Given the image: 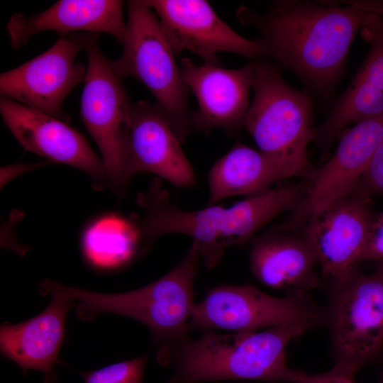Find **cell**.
Instances as JSON below:
<instances>
[{
  "mask_svg": "<svg viewBox=\"0 0 383 383\" xmlns=\"http://www.w3.org/2000/svg\"><path fill=\"white\" fill-rule=\"evenodd\" d=\"M295 177L279 160L237 143L209 172L207 206L235 196H252L280 180Z\"/></svg>",
  "mask_w": 383,
  "mask_h": 383,
  "instance_id": "obj_21",
  "label": "cell"
},
{
  "mask_svg": "<svg viewBox=\"0 0 383 383\" xmlns=\"http://www.w3.org/2000/svg\"><path fill=\"white\" fill-rule=\"evenodd\" d=\"M379 265H382L383 266V264H379ZM377 383H383V367H382V371L380 372L379 377Z\"/></svg>",
  "mask_w": 383,
  "mask_h": 383,
  "instance_id": "obj_29",
  "label": "cell"
},
{
  "mask_svg": "<svg viewBox=\"0 0 383 383\" xmlns=\"http://www.w3.org/2000/svg\"><path fill=\"white\" fill-rule=\"evenodd\" d=\"M355 4L383 17V1H353Z\"/></svg>",
  "mask_w": 383,
  "mask_h": 383,
  "instance_id": "obj_28",
  "label": "cell"
},
{
  "mask_svg": "<svg viewBox=\"0 0 383 383\" xmlns=\"http://www.w3.org/2000/svg\"><path fill=\"white\" fill-rule=\"evenodd\" d=\"M288 323L262 332L219 333L205 331L197 339L187 337L159 347L157 360L173 366L166 383L252 379L299 383V370L289 367V343L311 328Z\"/></svg>",
  "mask_w": 383,
  "mask_h": 383,
  "instance_id": "obj_3",
  "label": "cell"
},
{
  "mask_svg": "<svg viewBox=\"0 0 383 383\" xmlns=\"http://www.w3.org/2000/svg\"><path fill=\"white\" fill-rule=\"evenodd\" d=\"M323 310L335 368L354 376L383 347V266L365 274L357 267L326 285Z\"/></svg>",
  "mask_w": 383,
  "mask_h": 383,
  "instance_id": "obj_7",
  "label": "cell"
},
{
  "mask_svg": "<svg viewBox=\"0 0 383 383\" xmlns=\"http://www.w3.org/2000/svg\"><path fill=\"white\" fill-rule=\"evenodd\" d=\"M43 295L50 294L48 306L35 316L16 324H4L0 328V350L25 373L40 371L45 383L57 380L55 366L65 334L66 318L75 300L67 286L45 279L39 284Z\"/></svg>",
  "mask_w": 383,
  "mask_h": 383,
  "instance_id": "obj_15",
  "label": "cell"
},
{
  "mask_svg": "<svg viewBox=\"0 0 383 383\" xmlns=\"http://www.w3.org/2000/svg\"><path fill=\"white\" fill-rule=\"evenodd\" d=\"M375 261L383 264V211L374 213L360 262Z\"/></svg>",
  "mask_w": 383,
  "mask_h": 383,
  "instance_id": "obj_25",
  "label": "cell"
},
{
  "mask_svg": "<svg viewBox=\"0 0 383 383\" xmlns=\"http://www.w3.org/2000/svg\"><path fill=\"white\" fill-rule=\"evenodd\" d=\"M123 4L118 0H60L30 16L14 13L6 26L10 44L15 50L21 48L43 31L57 32L60 37L104 33L122 44L126 30Z\"/></svg>",
  "mask_w": 383,
  "mask_h": 383,
  "instance_id": "obj_19",
  "label": "cell"
},
{
  "mask_svg": "<svg viewBox=\"0 0 383 383\" xmlns=\"http://www.w3.org/2000/svg\"><path fill=\"white\" fill-rule=\"evenodd\" d=\"M128 17L121 56L112 61L117 74L132 77L152 93L180 142L191 133L189 88L159 18L145 1H127Z\"/></svg>",
  "mask_w": 383,
  "mask_h": 383,
  "instance_id": "obj_6",
  "label": "cell"
},
{
  "mask_svg": "<svg viewBox=\"0 0 383 383\" xmlns=\"http://www.w3.org/2000/svg\"><path fill=\"white\" fill-rule=\"evenodd\" d=\"M98 33H85L87 67L80 102V116L96 143L107 183L123 194L133 177L128 155L130 102L111 60L99 46Z\"/></svg>",
  "mask_w": 383,
  "mask_h": 383,
  "instance_id": "obj_8",
  "label": "cell"
},
{
  "mask_svg": "<svg viewBox=\"0 0 383 383\" xmlns=\"http://www.w3.org/2000/svg\"><path fill=\"white\" fill-rule=\"evenodd\" d=\"M83 249L89 261L96 267L124 265L136 255H143L138 224L116 216L104 217L87 230Z\"/></svg>",
  "mask_w": 383,
  "mask_h": 383,
  "instance_id": "obj_22",
  "label": "cell"
},
{
  "mask_svg": "<svg viewBox=\"0 0 383 383\" xmlns=\"http://www.w3.org/2000/svg\"><path fill=\"white\" fill-rule=\"evenodd\" d=\"M305 187L302 180L270 188L229 207L214 204L200 210L185 211L171 201L161 181L155 179L137 199L144 210L138 223L143 255L159 236L184 234L199 244L204 265L213 268L218 264L227 247L242 245L252 240L264 225L284 211H292L301 199Z\"/></svg>",
  "mask_w": 383,
  "mask_h": 383,
  "instance_id": "obj_2",
  "label": "cell"
},
{
  "mask_svg": "<svg viewBox=\"0 0 383 383\" xmlns=\"http://www.w3.org/2000/svg\"><path fill=\"white\" fill-rule=\"evenodd\" d=\"M361 34L370 45L366 58L325 121L312 130V141L324 152L350 123L383 114V17L372 13Z\"/></svg>",
  "mask_w": 383,
  "mask_h": 383,
  "instance_id": "obj_18",
  "label": "cell"
},
{
  "mask_svg": "<svg viewBox=\"0 0 383 383\" xmlns=\"http://www.w3.org/2000/svg\"><path fill=\"white\" fill-rule=\"evenodd\" d=\"M3 121L26 150L86 172L94 187L107 183L101 157L77 130L60 119L1 96Z\"/></svg>",
  "mask_w": 383,
  "mask_h": 383,
  "instance_id": "obj_14",
  "label": "cell"
},
{
  "mask_svg": "<svg viewBox=\"0 0 383 383\" xmlns=\"http://www.w3.org/2000/svg\"><path fill=\"white\" fill-rule=\"evenodd\" d=\"M164 111L155 104H132L128 126L131 170L155 174L178 188L195 185L194 168Z\"/></svg>",
  "mask_w": 383,
  "mask_h": 383,
  "instance_id": "obj_17",
  "label": "cell"
},
{
  "mask_svg": "<svg viewBox=\"0 0 383 383\" xmlns=\"http://www.w3.org/2000/svg\"><path fill=\"white\" fill-rule=\"evenodd\" d=\"M155 11L175 54L190 50L204 64L218 65L216 54L228 52L250 59L265 57L257 40H248L231 28L204 0H147Z\"/></svg>",
  "mask_w": 383,
  "mask_h": 383,
  "instance_id": "obj_13",
  "label": "cell"
},
{
  "mask_svg": "<svg viewBox=\"0 0 383 383\" xmlns=\"http://www.w3.org/2000/svg\"><path fill=\"white\" fill-rule=\"evenodd\" d=\"M353 377L335 367L328 372L314 374L299 370V383H356Z\"/></svg>",
  "mask_w": 383,
  "mask_h": 383,
  "instance_id": "obj_26",
  "label": "cell"
},
{
  "mask_svg": "<svg viewBox=\"0 0 383 383\" xmlns=\"http://www.w3.org/2000/svg\"><path fill=\"white\" fill-rule=\"evenodd\" d=\"M250 267L264 285L289 293H303L323 286L318 262L302 230L278 226L252 240Z\"/></svg>",
  "mask_w": 383,
  "mask_h": 383,
  "instance_id": "obj_20",
  "label": "cell"
},
{
  "mask_svg": "<svg viewBox=\"0 0 383 383\" xmlns=\"http://www.w3.org/2000/svg\"><path fill=\"white\" fill-rule=\"evenodd\" d=\"M85 50V33L60 37L48 50L0 74L1 96L68 123L62 104L84 82L87 68L77 61Z\"/></svg>",
  "mask_w": 383,
  "mask_h": 383,
  "instance_id": "obj_11",
  "label": "cell"
},
{
  "mask_svg": "<svg viewBox=\"0 0 383 383\" xmlns=\"http://www.w3.org/2000/svg\"><path fill=\"white\" fill-rule=\"evenodd\" d=\"M180 71L198 102L197 110L189 113L191 131L209 133L219 128L232 135L243 128L250 106L252 62L239 69L229 70L218 65H198L184 57Z\"/></svg>",
  "mask_w": 383,
  "mask_h": 383,
  "instance_id": "obj_16",
  "label": "cell"
},
{
  "mask_svg": "<svg viewBox=\"0 0 383 383\" xmlns=\"http://www.w3.org/2000/svg\"><path fill=\"white\" fill-rule=\"evenodd\" d=\"M277 1L264 13L242 8L244 25L256 28L265 57L294 72L311 89L329 96L341 77L353 39L372 12L343 1Z\"/></svg>",
  "mask_w": 383,
  "mask_h": 383,
  "instance_id": "obj_1",
  "label": "cell"
},
{
  "mask_svg": "<svg viewBox=\"0 0 383 383\" xmlns=\"http://www.w3.org/2000/svg\"><path fill=\"white\" fill-rule=\"evenodd\" d=\"M374 213L370 196L356 189L301 228L317 257L323 285L357 267Z\"/></svg>",
  "mask_w": 383,
  "mask_h": 383,
  "instance_id": "obj_12",
  "label": "cell"
},
{
  "mask_svg": "<svg viewBox=\"0 0 383 383\" xmlns=\"http://www.w3.org/2000/svg\"><path fill=\"white\" fill-rule=\"evenodd\" d=\"M44 162H45L37 164H20L3 167L1 169V184H4L9 180V179H10L13 178L18 173L26 172L32 168H35V167L43 165L45 164Z\"/></svg>",
  "mask_w": 383,
  "mask_h": 383,
  "instance_id": "obj_27",
  "label": "cell"
},
{
  "mask_svg": "<svg viewBox=\"0 0 383 383\" xmlns=\"http://www.w3.org/2000/svg\"><path fill=\"white\" fill-rule=\"evenodd\" d=\"M382 141L383 114L357 122L347 130L333 155L305 177L306 187L301 201L278 227L298 230L355 190Z\"/></svg>",
  "mask_w": 383,
  "mask_h": 383,
  "instance_id": "obj_10",
  "label": "cell"
},
{
  "mask_svg": "<svg viewBox=\"0 0 383 383\" xmlns=\"http://www.w3.org/2000/svg\"><path fill=\"white\" fill-rule=\"evenodd\" d=\"M147 357L109 365L101 369L83 372L85 383H143Z\"/></svg>",
  "mask_w": 383,
  "mask_h": 383,
  "instance_id": "obj_23",
  "label": "cell"
},
{
  "mask_svg": "<svg viewBox=\"0 0 383 383\" xmlns=\"http://www.w3.org/2000/svg\"><path fill=\"white\" fill-rule=\"evenodd\" d=\"M199 258V244L193 240L177 265L140 289L104 294L67 286L75 299V315L84 321H90L103 313L131 318L148 327L153 342L159 347L181 340L188 337L189 331Z\"/></svg>",
  "mask_w": 383,
  "mask_h": 383,
  "instance_id": "obj_4",
  "label": "cell"
},
{
  "mask_svg": "<svg viewBox=\"0 0 383 383\" xmlns=\"http://www.w3.org/2000/svg\"><path fill=\"white\" fill-rule=\"evenodd\" d=\"M253 99L243 128L259 150L279 160L295 177L312 170L308 146L312 141V100L291 87L279 68L263 57L252 62Z\"/></svg>",
  "mask_w": 383,
  "mask_h": 383,
  "instance_id": "obj_5",
  "label": "cell"
},
{
  "mask_svg": "<svg viewBox=\"0 0 383 383\" xmlns=\"http://www.w3.org/2000/svg\"><path fill=\"white\" fill-rule=\"evenodd\" d=\"M323 321V310L308 294L275 297L249 284L220 285L209 289L204 299L195 304L189 328L250 333L288 323L313 328Z\"/></svg>",
  "mask_w": 383,
  "mask_h": 383,
  "instance_id": "obj_9",
  "label": "cell"
},
{
  "mask_svg": "<svg viewBox=\"0 0 383 383\" xmlns=\"http://www.w3.org/2000/svg\"><path fill=\"white\" fill-rule=\"evenodd\" d=\"M357 189L370 196L383 194V141L374 152Z\"/></svg>",
  "mask_w": 383,
  "mask_h": 383,
  "instance_id": "obj_24",
  "label": "cell"
}]
</instances>
